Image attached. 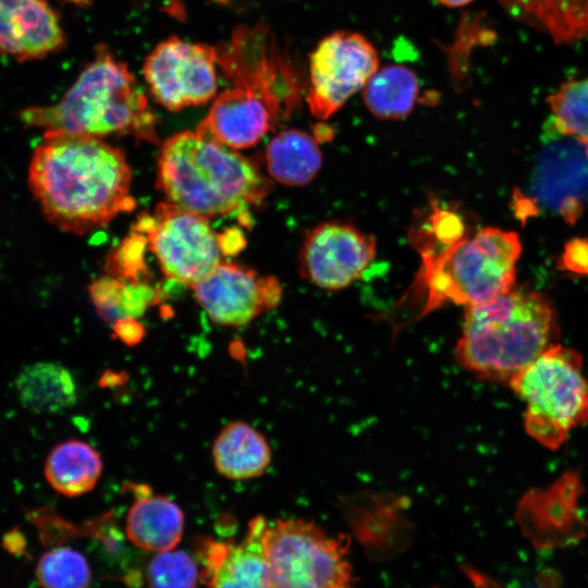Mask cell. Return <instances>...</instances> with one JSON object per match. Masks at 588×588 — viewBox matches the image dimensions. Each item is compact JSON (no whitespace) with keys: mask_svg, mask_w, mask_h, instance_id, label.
Here are the masks:
<instances>
[{"mask_svg":"<svg viewBox=\"0 0 588 588\" xmlns=\"http://www.w3.org/2000/svg\"><path fill=\"white\" fill-rule=\"evenodd\" d=\"M378 69V52L365 36L346 30L328 35L309 58L306 101L310 113L321 121L329 119Z\"/></svg>","mask_w":588,"mask_h":588,"instance_id":"obj_10","label":"cell"},{"mask_svg":"<svg viewBox=\"0 0 588 588\" xmlns=\"http://www.w3.org/2000/svg\"><path fill=\"white\" fill-rule=\"evenodd\" d=\"M65 45L59 17L46 0H0V51L20 61Z\"/></svg>","mask_w":588,"mask_h":588,"instance_id":"obj_16","label":"cell"},{"mask_svg":"<svg viewBox=\"0 0 588 588\" xmlns=\"http://www.w3.org/2000/svg\"><path fill=\"white\" fill-rule=\"evenodd\" d=\"M217 471L231 480L260 477L271 463V449L261 432L242 420L225 425L212 443Z\"/></svg>","mask_w":588,"mask_h":588,"instance_id":"obj_19","label":"cell"},{"mask_svg":"<svg viewBox=\"0 0 588 588\" xmlns=\"http://www.w3.org/2000/svg\"><path fill=\"white\" fill-rule=\"evenodd\" d=\"M509 387L525 403V427L540 444L559 448L588 422V381L580 355L555 344L519 371Z\"/></svg>","mask_w":588,"mask_h":588,"instance_id":"obj_6","label":"cell"},{"mask_svg":"<svg viewBox=\"0 0 588 588\" xmlns=\"http://www.w3.org/2000/svg\"><path fill=\"white\" fill-rule=\"evenodd\" d=\"M102 469V460L97 450L83 440L70 439L49 452L44 473L54 491L73 498L91 491Z\"/></svg>","mask_w":588,"mask_h":588,"instance_id":"obj_21","label":"cell"},{"mask_svg":"<svg viewBox=\"0 0 588 588\" xmlns=\"http://www.w3.org/2000/svg\"><path fill=\"white\" fill-rule=\"evenodd\" d=\"M22 406L35 414H59L77 400L73 375L58 362H37L25 366L15 379Z\"/></svg>","mask_w":588,"mask_h":588,"instance_id":"obj_20","label":"cell"},{"mask_svg":"<svg viewBox=\"0 0 588 588\" xmlns=\"http://www.w3.org/2000/svg\"><path fill=\"white\" fill-rule=\"evenodd\" d=\"M588 204V142L549 121L529 183L528 210H546L574 224Z\"/></svg>","mask_w":588,"mask_h":588,"instance_id":"obj_9","label":"cell"},{"mask_svg":"<svg viewBox=\"0 0 588 588\" xmlns=\"http://www.w3.org/2000/svg\"><path fill=\"white\" fill-rule=\"evenodd\" d=\"M36 577L42 588H87L91 572L81 552L71 548H56L41 555Z\"/></svg>","mask_w":588,"mask_h":588,"instance_id":"obj_25","label":"cell"},{"mask_svg":"<svg viewBox=\"0 0 588 588\" xmlns=\"http://www.w3.org/2000/svg\"><path fill=\"white\" fill-rule=\"evenodd\" d=\"M563 269L577 273L588 274V240L573 238L569 241L562 254Z\"/></svg>","mask_w":588,"mask_h":588,"instance_id":"obj_28","label":"cell"},{"mask_svg":"<svg viewBox=\"0 0 588 588\" xmlns=\"http://www.w3.org/2000/svg\"><path fill=\"white\" fill-rule=\"evenodd\" d=\"M158 186L169 203L206 218L238 215L270 192L259 167L232 148L184 131L169 137L158 156Z\"/></svg>","mask_w":588,"mask_h":588,"instance_id":"obj_3","label":"cell"},{"mask_svg":"<svg viewBox=\"0 0 588 588\" xmlns=\"http://www.w3.org/2000/svg\"><path fill=\"white\" fill-rule=\"evenodd\" d=\"M184 530V513L164 495H139L131 505L125 519V532L137 548L148 552L174 549Z\"/></svg>","mask_w":588,"mask_h":588,"instance_id":"obj_18","label":"cell"},{"mask_svg":"<svg viewBox=\"0 0 588 588\" xmlns=\"http://www.w3.org/2000/svg\"><path fill=\"white\" fill-rule=\"evenodd\" d=\"M148 588H196L200 569L191 554L183 550L158 552L147 565Z\"/></svg>","mask_w":588,"mask_h":588,"instance_id":"obj_26","label":"cell"},{"mask_svg":"<svg viewBox=\"0 0 588 588\" xmlns=\"http://www.w3.org/2000/svg\"><path fill=\"white\" fill-rule=\"evenodd\" d=\"M272 588H354L350 537L331 536L311 520L277 519L266 528Z\"/></svg>","mask_w":588,"mask_h":588,"instance_id":"obj_7","label":"cell"},{"mask_svg":"<svg viewBox=\"0 0 588 588\" xmlns=\"http://www.w3.org/2000/svg\"><path fill=\"white\" fill-rule=\"evenodd\" d=\"M268 526L264 516L253 518L238 542L204 538L197 555L200 580L208 588H272L264 536Z\"/></svg>","mask_w":588,"mask_h":588,"instance_id":"obj_15","label":"cell"},{"mask_svg":"<svg viewBox=\"0 0 588 588\" xmlns=\"http://www.w3.org/2000/svg\"><path fill=\"white\" fill-rule=\"evenodd\" d=\"M513 20L569 45L588 38V0H498Z\"/></svg>","mask_w":588,"mask_h":588,"instance_id":"obj_17","label":"cell"},{"mask_svg":"<svg viewBox=\"0 0 588 588\" xmlns=\"http://www.w3.org/2000/svg\"><path fill=\"white\" fill-rule=\"evenodd\" d=\"M439 3L449 8L464 7L470 3L473 0H437Z\"/></svg>","mask_w":588,"mask_h":588,"instance_id":"obj_32","label":"cell"},{"mask_svg":"<svg viewBox=\"0 0 588 588\" xmlns=\"http://www.w3.org/2000/svg\"><path fill=\"white\" fill-rule=\"evenodd\" d=\"M216 47L175 36L147 56L143 74L155 99L171 111L208 102L218 88Z\"/></svg>","mask_w":588,"mask_h":588,"instance_id":"obj_11","label":"cell"},{"mask_svg":"<svg viewBox=\"0 0 588 588\" xmlns=\"http://www.w3.org/2000/svg\"><path fill=\"white\" fill-rule=\"evenodd\" d=\"M517 588H537L535 585H524V586H518Z\"/></svg>","mask_w":588,"mask_h":588,"instance_id":"obj_33","label":"cell"},{"mask_svg":"<svg viewBox=\"0 0 588 588\" xmlns=\"http://www.w3.org/2000/svg\"><path fill=\"white\" fill-rule=\"evenodd\" d=\"M537 588H561L562 576L553 568H544L536 577Z\"/></svg>","mask_w":588,"mask_h":588,"instance_id":"obj_30","label":"cell"},{"mask_svg":"<svg viewBox=\"0 0 588 588\" xmlns=\"http://www.w3.org/2000/svg\"><path fill=\"white\" fill-rule=\"evenodd\" d=\"M135 232L147 237L163 274L193 285L222 262L219 235L206 217L172 203H160L154 215H143Z\"/></svg>","mask_w":588,"mask_h":588,"instance_id":"obj_8","label":"cell"},{"mask_svg":"<svg viewBox=\"0 0 588 588\" xmlns=\"http://www.w3.org/2000/svg\"><path fill=\"white\" fill-rule=\"evenodd\" d=\"M219 242L224 255L235 254L245 245L242 233L236 229L226 230L219 235Z\"/></svg>","mask_w":588,"mask_h":588,"instance_id":"obj_29","label":"cell"},{"mask_svg":"<svg viewBox=\"0 0 588 588\" xmlns=\"http://www.w3.org/2000/svg\"><path fill=\"white\" fill-rule=\"evenodd\" d=\"M375 257L371 235L346 222L326 221L305 236L299 273L319 287L340 290L358 280Z\"/></svg>","mask_w":588,"mask_h":588,"instance_id":"obj_13","label":"cell"},{"mask_svg":"<svg viewBox=\"0 0 588 588\" xmlns=\"http://www.w3.org/2000/svg\"><path fill=\"white\" fill-rule=\"evenodd\" d=\"M418 94L416 73L404 65L389 64L369 78L363 88V100L377 118L401 119L412 112Z\"/></svg>","mask_w":588,"mask_h":588,"instance_id":"obj_23","label":"cell"},{"mask_svg":"<svg viewBox=\"0 0 588 588\" xmlns=\"http://www.w3.org/2000/svg\"><path fill=\"white\" fill-rule=\"evenodd\" d=\"M295 106L277 89L243 84L222 91L196 132L232 149L255 146Z\"/></svg>","mask_w":588,"mask_h":588,"instance_id":"obj_12","label":"cell"},{"mask_svg":"<svg viewBox=\"0 0 588 588\" xmlns=\"http://www.w3.org/2000/svg\"><path fill=\"white\" fill-rule=\"evenodd\" d=\"M146 243L147 237L137 232L126 237L110 255L108 260L110 271L130 281H140L142 275L148 274L144 262Z\"/></svg>","mask_w":588,"mask_h":588,"instance_id":"obj_27","label":"cell"},{"mask_svg":"<svg viewBox=\"0 0 588 588\" xmlns=\"http://www.w3.org/2000/svg\"><path fill=\"white\" fill-rule=\"evenodd\" d=\"M132 170L124 154L100 138L44 132L28 167L29 189L45 218L85 234L132 210Z\"/></svg>","mask_w":588,"mask_h":588,"instance_id":"obj_1","label":"cell"},{"mask_svg":"<svg viewBox=\"0 0 588 588\" xmlns=\"http://www.w3.org/2000/svg\"><path fill=\"white\" fill-rule=\"evenodd\" d=\"M421 267L400 306L411 320L454 304L466 307L513 289L522 244L515 232L485 228L454 242L417 246Z\"/></svg>","mask_w":588,"mask_h":588,"instance_id":"obj_4","label":"cell"},{"mask_svg":"<svg viewBox=\"0 0 588 588\" xmlns=\"http://www.w3.org/2000/svg\"><path fill=\"white\" fill-rule=\"evenodd\" d=\"M192 287L208 317L231 327L247 324L274 308L282 297V287L275 278L223 261Z\"/></svg>","mask_w":588,"mask_h":588,"instance_id":"obj_14","label":"cell"},{"mask_svg":"<svg viewBox=\"0 0 588 588\" xmlns=\"http://www.w3.org/2000/svg\"><path fill=\"white\" fill-rule=\"evenodd\" d=\"M20 120L44 132L97 138L130 135L158 143L157 120L147 98L127 65L102 46L57 103L28 107Z\"/></svg>","mask_w":588,"mask_h":588,"instance_id":"obj_5","label":"cell"},{"mask_svg":"<svg viewBox=\"0 0 588 588\" xmlns=\"http://www.w3.org/2000/svg\"><path fill=\"white\" fill-rule=\"evenodd\" d=\"M555 309L542 293L512 289L466 307L454 356L461 367L495 383L511 380L558 344Z\"/></svg>","mask_w":588,"mask_h":588,"instance_id":"obj_2","label":"cell"},{"mask_svg":"<svg viewBox=\"0 0 588 588\" xmlns=\"http://www.w3.org/2000/svg\"><path fill=\"white\" fill-rule=\"evenodd\" d=\"M322 155L315 136L301 130L277 134L266 149L268 173L289 186H303L317 175Z\"/></svg>","mask_w":588,"mask_h":588,"instance_id":"obj_22","label":"cell"},{"mask_svg":"<svg viewBox=\"0 0 588 588\" xmlns=\"http://www.w3.org/2000/svg\"><path fill=\"white\" fill-rule=\"evenodd\" d=\"M547 102L558 131L588 142V77L562 84Z\"/></svg>","mask_w":588,"mask_h":588,"instance_id":"obj_24","label":"cell"},{"mask_svg":"<svg viewBox=\"0 0 588 588\" xmlns=\"http://www.w3.org/2000/svg\"><path fill=\"white\" fill-rule=\"evenodd\" d=\"M467 574L469 575L471 581L476 588H503L498 581L493 578L485 575L476 569L467 567Z\"/></svg>","mask_w":588,"mask_h":588,"instance_id":"obj_31","label":"cell"}]
</instances>
